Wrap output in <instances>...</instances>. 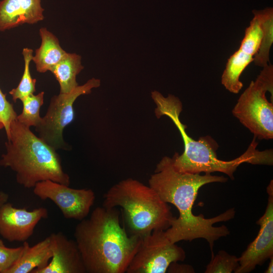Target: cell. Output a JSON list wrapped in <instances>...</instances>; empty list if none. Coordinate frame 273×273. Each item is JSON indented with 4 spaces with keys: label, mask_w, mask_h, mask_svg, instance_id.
<instances>
[{
    "label": "cell",
    "mask_w": 273,
    "mask_h": 273,
    "mask_svg": "<svg viewBox=\"0 0 273 273\" xmlns=\"http://www.w3.org/2000/svg\"><path fill=\"white\" fill-rule=\"evenodd\" d=\"M227 181V177L209 173L201 175L178 172L173 166L171 158L165 156L162 158L149 179V186L163 201L173 204L179 212L178 217H175L170 226L164 231L165 236L171 243L204 239L209 243L212 255L214 242L230 234L225 225L218 227L213 224L234 218L235 208L229 209L210 218H205L202 214L194 215L192 209L201 187L209 183Z\"/></svg>",
    "instance_id": "1"
},
{
    "label": "cell",
    "mask_w": 273,
    "mask_h": 273,
    "mask_svg": "<svg viewBox=\"0 0 273 273\" xmlns=\"http://www.w3.org/2000/svg\"><path fill=\"white\" fill-rule=\"evenodd\" d=\"M74 237L88 273H125L142 238L130 236L116 207L98 206L76 225Z\"/></svg>",
    "instance_id": "2"
},
{
    "label": "cell",
    "mask_w": 273,
    "mask_h": 273,
    "mask_svg": "<svg viewBox=\"0 0 273 273\" xmlns=\"http://www.w3.org/2000/svg\"><path fill=\"white\" fill-rule=\"evenodd\" d=\"M151 97L156 106V116L159 118L165 115L170 118L183 138V153L181 155L175 153L171 158L173 166L178 172L191 174L220 172L234 179V173L244 163L254 165L273 164L272 149L258 150L256 149L258 143L255 137L247 150L239 157L230 161L220 160L216 153L218 145L211 136H202L195 140L188 135L186 131L187 126L179 119L183 105L177 97L172 95L165 97L156 90L152 92Z\"/></svg>",
    "instance_id": "3"
},
{
    "label": "cell",
    "mask_w": 273,
    "mask_h": 273,
    "mask_svg": "<svg viewBox=\"0 0 273 273\" xmlns=\"http://www.w3.org/2000/svg\"><path fill=\"white\" fill-rule=\"evenodd\" d=\"M6 153L0 165L16 173L17 183L32 188L38 182L51 180L69 186V176L63 170L59 155L16 118L11 123Z\"/></svg>",
    "instance_id": "4"
},
{
    "label": "cell",
    "mask_w": 273,
    "mask_h": 273,
    "mask_svg": "<svg viewBox=\"0 0 273 273\" xmlns=\"http://www.w3.org/2000/svg\"><path fill=\"white\" fill-rule=\"evenodd\" d=\"M103 206L121 207L128 234L142 238L154 231H165L175 217L153 189L131 178L112 186L104 195Z\"/></svg>",
    "instance_id": "5"
},
{
    "label": "cell",
    "mask_w": 273,
    "mask_h": 273,
    "mask_svg": "<svg viewBox=\"0 0 273 273\" xmlns=\"http://www.w3.org/2000/svg\"><path fill=\"white\" fill-rule=\"evenodd\" d=\"M267 92L272 97L273 66L270 63L250 82L232 110L233 115L259 140L273 138V102L267 100Z\"/></svg>",
    "instance_id": "6"
},
{
    "label": "cell",
    "mask_w": 273,
    "mask_h": 273,
    "mask_svg": "<svg viewBox=\"0 0 273 273\" xmlns=\"http://www.w3.org/2000/svg\"><path fill=\"white\" fill-rule=\"evenodd\" d=\"M100 85L99 79L92 78L68 93L54 96L45 115L36 127L38 136L56 150L66 149L63 131L74 119V102L80 96L90 94L92 89Z\"/></svg>",
    "instance_id": "7"
},
{
    "label": "cell",
    "mask_w": 273,
    "mask_h": 273,
    "mask_svg": "<svg viewBox=\"0 0 273 273\" xmlns=\"http://www.w3.org/2000/svg\"><path fill=\"white\" fill-rule=\"evenodd\" d=\"M186 258L185 250L171 243L164 231H154L143 237L126 273H165L169 265Z\"/></svg>",
    "instance_id": "8"
},
{
    "label": "cell",
    "mask_w": 273,
    "mask_h": 273,
    "mask_svg": "<svg viewBox=\"0 0 273 273\" xmlns=\"http://www.w3.org/2000/svg\"><path fill=\"white\" fill-rule=\"evenodd\" d=\"M33 192L41 200L53 201L65 218L79 221L87 216L95 200L91 189H73L51 180L37 183Z\"/></svg>",
    "instance_id": "9"
},
{
    "label": "cell",
    "mask_w": 273,
    "mask_h": 273,
    "mask_svg": "<svg viewBox=\"0 0 273 273\" xmlns=\"http://www.w3.org/2000/svg\"><path fill=\"white\" fill-rule=\"evenodd\" d=\"M267 205L264 214L256 221L260 230L239 258V266L235 273H249L257 265H262L273 256V185L271 180L266 189Z\"/></svg>",
    "instance_id": "10"
},
{
    "label": "cell",
    "mask_w": 273,
    "mask_h": 273,
    "mask_svg": "<svg viewBox=\"0 0 273 273\" xmlns=\"http://www.w3.org/2000/svg\"><path fill=\"white\" fill-rule=\"evenodd\" d=\"M48 217V211L44 207L29 211L7 202L0 207V235L11 242H24L33 235L39 221Z\"/></svg>",
    "instance_id": "11"
},
{
    "label": "cell",
    "mask_w": 273,
    "mask_h": 273,
    "mask_svg": "<svg viewBox=\"0 0 273 273\" xmlns=\"http://www.w3.org/2000/svg\"><path fill=\"white\" fill-rule=\"evenodd\" d=\"M52 257L48 264L31 273H85L80 253L75 240L69 239L63 233L50 236Z\"/></svg>",
    "instance_id": "12"
},
{
    "label": "cell",
    "mask_w": 273,
    "mask_h": 273,
    "mask_svg": "<svg viewBox=\"0 0 273 273\" xmlns=\"http://www.w3.org/2000/svg\"><path fill=\"white\" fill-rule=\"evenodd\" d=\"M43 11L41 0H2L0 31L41 21L44 19Z\"/></svg>",
    "instance_id": "13"
},
{
    "label": "cell",
    "mask_w": 273,
    "mask_h": 273,
    "mask_svg": "<svg viewBox=\"0 0 273 273\" xmlns=\"http://www.w3.org/2000/svg\"><path fill=\"white\" fill-rule=\"evenodd\" d=\"M22 253L6 273H31L47 266L52 257L49 236L30 246L27 241L23 244Z\"/></svg>",
    "instance_id": "14"
},
{
    "label": "cell",
    "mask_w": 273,
    "mask_h": 273,
    "mask_svg": "<svg viewBox=\"0 0 273 273\" xmlns=\"http://www.w3.org/2000/svg\"><path fill=\"white\" fill-rule=\"evenodd\" d=\"M39 33L41 44L35 50L32 60L35 64L37 71L44 73L51 71L67 52L61 48L57 37L46 28H40Z\"/></svg>",
    "instance_id": "15"
},
{
    "label": "cell",
    "mask_w": 273,
    "mask_h": 273,
    "mask_svg": "<svg viewBox=\"0 0 273 273\" xmlns=\"http://www.w3.org/2000/svg\"><path fill=\"white\" fill-rule=\"evenodd\" d=\"M83 69L80 55L66 53L51 71L59 82L60 93H68L78 85L76 76Z\"/></svg>",
    "instance_id": "16"
},
{
    "label": "cell",
    "mask_w": 273,
    "mask_h": 273,
    "mask_svg": "<svg viewBox=\"0 0 273 273\" xmlns=\"http://www.w3.org/2000/svg\"><path fill=\"white\" fill-rule=\"evenodd\" d=\"M252 56L238 49L228 59L221 78V84L230 92L238 94L243 86L240 78L241 74L253 62Z\"/></svg>",
    "instance_id": "17"
},
{
    "label": "cell",
    "mask_w": 273,
    "mask_h": 273,
    "mask_svg": "<svg viewBox=\"0 0 273 273\" xmlns=\"http://www.w3.org/2000/svg\"><path fill=\"white\" fill-rule=\"evenodd\" d=\"M259 22L262 30V39L259 49L253 58L255 65L263 67L269 62V52L273 43V9L267 7L252 11Z\"/></svg>",
    "instance_id": "18"
},
{
    "label": "cell",
    "mask_w": 273,
    "mask_h": 273,
    "mask_svg": "<svg viewBox=\"0 0 273 273\" xmlns=\"http://www.w3.org/2000/svg\"><path fill=\"white\" fill-rule=\"evenodd\" d=\"M44 92H41L37 95L32 94L21 102L23 109L21 114L17 116V120L21 123L29 127L37 126L41 122L40 109L43 104Z\"/></svg>",
    "instance_id": "19"
},
{
    "label": "cell",
    "mask_w": 273,
    "mask_h": 273,
    "mask_svg": "<svg viewBox=\"0 0 273 273\" xmlns=\"http://www.w3.org/2000/svg\"><path fill=\"white\" fill-rule=\"evenodd\" d=\"M22 54L24 62L23 74L18 85L9 92L14 102H16L17 100L21 101L35 92L36 79L32 78L30 72V64L33 57V50L25 48L23 49Z\"/></svg>",
    "instance_id": "20"
},
{
    "label": "cell",
    "mask_w": 273,
    "mask_h": 273,
    "mask_svg": "<svg viewBox=\"0 0 273 273\" xmlns=\"http://www.w3.org/2000/svg\"><path fill=\"white\" fill-rule=\"evenodd\" d=\"M262 33L261 28L256 16L250 22L245 31V35L241 41L239 49L245 53L255 56L258 52L261 42Z\"/></svg>",
    "instance_id": "21"
},
{
    "label": "cell",
    "mask_w": 273,
    "mask_h": 273,
    "mask_svg": "<svg viewBox=\"0 0 273 273\" xmlns=\"http://www.w3.org/2000/svg\"><path fill=\"white\" fill-rule=\"evenodd\" d=\"M239 266V258L224 250H220L212 256L207 265L205 273H232Z\"/></svg>",
    "instance_id": "22"
},
{
    "label": "cell",
    "mask_w": 273,
    "mask_h": 273,
    "mask_svg": "<svg viewBox=\"0 0 273 273\" xmlns=\"http://www.w3.org/2000/svg\"><path fill=\"white\" fill-rule=\"evenodd\" d=\"M23 245L16 248L6 246L0 239V273H6L21 256L23 251Z\"/></svg>",
    "instance_id": "23"
},
{
    "label": "cell",
    "mask_w": 273,
    "mask_h": 273,
    "mask_svg": "<svg viewBox=\"0 0 273 273\" xmlns=\"http://www.w3.org/2000/svg\"><path fill=\"white\" fill-rule=\"evenodd\" d=\"M17 116L13 105L8 101L0 88V120L4 125L7 136L9 133L10 124Z\"/></svg>",
    "instance_id": "24"
},
{
    "label": "cell",
    "mask_w": 273,
    "mask_h": 273,
    "mask_svg": "<svg viewBox=\"0 0 273 273\" xmlns=\"http://www.w3.org/2000/svg\"><path fill=\"white\" fill-rule=\"evenodd\" d=\"M170 273H194L195 270L192 266L188 264H179L177 262L171 263L167 270Z\"/></svg>",
    "instance_id": "25"
},
{
    "label": "cell",
    "mask_w": 273,
    "mask_h": 273,
    "mask_svg": "<svg viewBox=\"0 0 273 273\" xmlns=\"http://www.w3.org/2000/svg\"><path fill=\"white\" fill-rule=\"evenodd\" d=\"M9 195L8 194L0 191V207L8 202Z\"/></svg>",
    "instance_id": "26"
},
{
    "label": "cell",
    "mask_w": 273,
    "mask_h": 273,
    "mask_svg": "<svg viewBox=\"0 0 273 273\" xmlns=\"http://www.w3.org/2000/svg\"><path fill=\"white\" fill-rule=\"evenodd\" d=\"M269 262L268 264V267L265 270V273H272L273 272V256H271L269 258Z\"/></svg>",
    "instance_id": "27"
},
{
    "label": "cell",
    "mask_w": 273,
    "mask_h": 273,
    "mask_svg": "<svg viewBox=\"0 0 273 273\" xmlns=\"http://www.w3.org/2000/svg\"><path fill=\"white\" fill-rule=\"evenodd\" d=\"M3 128H4V125L3 123H2V122L0 120V129H2Z\"/></svg>",
    "instance_id": "28"
}]
</instances>
